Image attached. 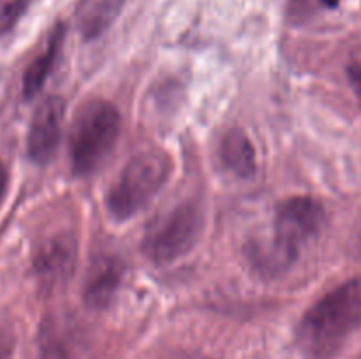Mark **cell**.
I'll return each mask as SVG.
<instances>
[{
	"mask_svg": "<svg viewBox=\"0 0 361 359\" xmlns=\"http://www.w3.org/2000/svg\"><path fill=\"white\" fill-rule=\"evenodd\" d=\"M7 169L6 165H4V162L0 160V201H2L4 194H6V189H7Z\"/></svg>",
	"mask_w": 361,
	"mask_h": 359,
	"instance_id": "e0dca14e",
	"label": "cell"
},
{
	"mask_svg": "<svg viewBox=\"0 0 361 359\" xmlns=\"http://www.w3.org/2000/svg\"><path fill=\"white\" fill-rule=\"evenodd\" d=\"M16 336H14L13 324L0 313V359H13Z\"/></svg>",
	"mask_w": 361,
	"mask_h": 359,
	"instance_id": "5bb4252c",
	"label": "cell"
},
{
	"mask_svg": "<svg viewBox=\"0 0 361 359\" xmlns=\"http://www.w3.org/2000/svg\"><path fill=\"white\" fill-rule=\"evenodd\" d=\"M123 267L113 257H99L90 264L83 284V301L92 310H104L111 305L122 284Z\"/></svg>",
	"mask_w": 361,
	"mask_h": 359,
	"instance_id": "ba28073f",
	"label": "cell"
},
{
	"mask_svg": "<svg viewBox=\"0 0 361 359\" xmlns=\"http://www.w3.org/2000/svg\"><path fill=\"white\" fill-rule=\"evenodd\" d=\"M66 104L60 97H49L39 104L30 122L27 150L35 164L51 160L62 137Z\"/></svg>",
	"mask_w": 361,
	"mask_h": 359,
	"instance_id": "8992f818",
	"label": "cell"
},
{
	"mask_svg": "<svg viewBox=\"0 0 361 359\" xmlns=\"http://www.w3.org/2000/svg\"><path fill=\"white\" fill-rule=\"evenodd\" d=\"M126 0H80L76 9V25L87 41L97 39L118 18Z\"/></svg>",
	"mask_w": 361,
	"mask_h": 359,
	"instance_id": "30bf717a",
	"label": "cell"
},
{
	"mask_svg": "<svg viewBox=\"0 0 361 359\" xmlns=\"http://www.w3.org/2000/svg\"><path fill=\"white\" fill-rule=\"evenodd\" d=\"M323 222V206L312 197L296 196L282 201L275 213L274 238L264 245V252H257L261 266L281 271L295 263L321 231Z\"/></svg>",
	"mask_w": 361,
	"mask_h": 359,
	"instance_id": "3957f363",
	"label": "cell"
},
{
	"mask_svg": "<svg viewBox=\"0 0 361 359\" xmlns=\"http://www.w3.org/2000/svg\"><path fill=\"white\" fill-rule=\"evenodd\" d=\"M321 2H323L326 7H330V9H334V7L338 6V0H321Z\"/></svg>",
	"mask_w": 361,
	"mask_h": 359,
	"instance_id": "ac0fdd59",
	"label": "cell"
},
{
	"mask_svg": "<svg viewBox=\"0 0 361 359\" xmlns=\"http://www.w3.org/2000/svg\"><path fill=\"white\" fill-rule=\"evenodd\" d=\"M63 37H66V28H63V25H56L53 28L51 35L48 37L46 48L28 63L27 70L23 74L25 99H34L42 90L53 65H55V60L59 58V53L63 44Z\"/></svg>",
	"mask_w": 361,
	"mask_h": 359,
	"instance_id": "8fae6325",
	"label": "cell"
},
{
	"mask_svg": "<svg viewBox=\"0 0 361 359\" xmlns=\"http://www.w3.org/2000/svg\"><path fill=\"white\" fill-rule=\"evenodd\" d=\"M122 116L115 104L92 99L78 109L69 137L71 165L76 175H90L108 158L118 141Z\"/></svg>",
	"mask_w": 361,
	"mask_h": 359,
	"instance_id": "7a4b0ae2",
	"label": "cell"
},
{
	"mask_svg": "<svg viewBox=\"0 0 361 359\" xmlns=\"http://www.w3.org/2000/svg\"><path fill=\"white\" fill-rule=\"evenodd\" d=\"M219 157L226 171L240 180L252 178L257 169L252 141L240 129H231L222 136L219 144Z\"/></svg>",
	"mask_w": 361,
	"mask_h": 359,
	"instance_id": "9c48e42d",
	"label": "cell"
},
{
	"mask_svg": "<svg viewBox=\"0 0 361 359\" xmlns=\"http://www.w3.org/2000/svg\"><path fill=\"white\" fill-rule=\"evenodd\" d=\"M171 162L162 151H143L127 162L108 190L106 206L115 220H127L140 213L168 182Z\"/></svg>",
	"mask_w": 361,
	"mask_h": 359,
	"instance_id": "277c9868",
	"label": "cell"
},
{
	"mask_svg": "<svg viewBox=\"0 0 361 359\" xmlns=\"http://www.w3.org/2000/svg\"><path fill=\"white\" fill-rule=\"evenodd\" d=\"M76 253V241L71 234H55L46 239L35 257V273L42 291L56 292L71 280Z\"/></svg>",
	"mask_w": 361,
	"mask_h": 359,
	"instance_id": "52a82bcc",
	"label": "cell"
},
{
	"mask_svg": "<svg viewBox=\"0 0 361 359\" xmlns=\"http://www.w3.org/2000/svg\"><path fill=\"white\" fill-rule=\"evenodd\" d=\"M358 241H360V245H361V231H360V234H358Z\"/></svg>",
	"mask_w": 361,
	"mask_h": 359,
	"instance_id": "d6986e66",
	"label": "cell"
},
{
	"mask_svg": "<svg viewBox=\"0 0 361 359\" xmlns=\"http://www.w3.org/2000/svg\"><path fill=\"white\" fill-rule=\"evenodd\" d=\"M37 359H69L66 344L51 326H42Z\"/></svg>",
	"mask_w": 361,
	"mask_h": 359,
	"instance_id": "7c38bea8",
	"label": "cell"
},
{
	"mask_svg": "<svg viewBox=\"0 0 361 359\" xmlns=\"http://www.w3.org/2000/svg\"><path fill=\"white\" fill-rule=\"evenodd\" d=\"M162 359H212L208 355L201 354V352H192V351H178L173 352V354L164 355Z\"/></svg>",
	"mask_w": 361,
	"mask_h": 359,
	"instance_id": "2e32d148",
	"label": "cell"
},
{
	"mask_svg": "<svg viewBox=\"0 0 361 359\" xmlns=\"http://www.w3.org/2000/svg\"><path fill=\"white\" fill-rule=\"evenodd\" d=\"M28 0H0V35L16 27L27 11Z\"/></svg>",
	"mask_w": 361,
	"mask_h": 359,
	"instance_id": "4fadbf2b",
	"label": "cell"
},
{
	"mask_svg": "<svg viewBox=\"0 0 361 359\" xmlns=\"http://www.w3.org/2000/svg\"><path fill=\"white\" fill-rule=\"evenodd\" d=\"M349 74V81H351V87L355 88L356 94L361 97V62L353 63L348 70Z\"/></svg>",
	"mask_w": 361,
	"mask_h": 359,
	"instance_id": "9a60e30c",
	"label": "cell"
},
{
	"mask_svg": "<svg viewBox=\"0 0 361 359\" xmlns=\"http://www.w3.org/2000/svg\"><path fill=\"white\" fill-rule=\"evenodd\" d=\"M361 327V277L328 292L303 315L298 340L307 352L326 355Z\"/></svg>",
	"mask_w": 361,
	"mask_h": 359,
	"instance_id": "6da1fadb",
	"label": "cell"
},
{
	"mask_svg": "<svg viewBox=\"0 0 361 359\" xmlns=\"http://www.w3.org/2000/svg\"><path fill=\"white\" fill-rule=\"evenodd\" d=\"M203 229V215L194 203H182L159 217L143 238V253L155 264H169L192 250Z\"/></svg>",
	"mask_w": 361,
	"mask_h": 359,
	"instance_id": "5b68a950",
	"label": "cell"
}]
</instances>
